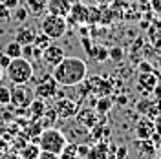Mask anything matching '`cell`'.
Here are the masks:
<instances>
[{
  "instance_id": "cell-1",
  "label": "cell",
  "mask_w": 161,
  "mask_h": 159,
  "mask_svg": "<svg viewBox=\"0 0 161 159\" xmlns=\"http://www.w3.org/2000/svg\"><path fill=\"white\" fill-rule=\"evenodd\" d=\"M86 73H88V64L86 60L79 59V57H64L55 68H51L53 79L57 80L59 86H64V88L84 82Z\"/></svg>"
},
{
  "instance_id": "cell-2",
  "label": "cell",
  "mask_w": 161,
  "mask_h": 159,
  "mask_svg": "<svg viewBox=\"0 0 161 159\" xmlns=\"http://www.w3.org/2000/svg\"><path fill=\"white\" fill-rule=\"evenodd\" d=\"M4 73L8 75V79L13 84H28L33 79V64L31 60L24 59V57H17V59H11L8 68L4 70Z\"/></svg>"
},
{
  "instance_id": "cell-3",
  "label": "cell",
  "mask_w": 161,
  "mask_h": 159,
  "mask_svg": "<svg viewBox=\"0 0 161 159\" xmlns=\"http://www.w3.org/2000/svg\"><path fill=\"white\" fill-rule=\"evenodd\" d=\"M35 143L40 146V150H48L53 154H60V150L66 146V135L62 134V130H57L50 126V128H44L39 134V137L35 139Z\"/></svg>"
},
{
  "instance_id": "cell-4",
  "label": "cell",
  "mask_w": 161,
  "mask_h": 159,
  "mask_svg": "<svg viewBox=\"0 0 161 159\" xmlns=\"http://www.w3.org/2000/svg\"><path fill=\"white\" fill-rule=\"evenodd\" d=\"M40 31L44 35H48L51 40H59L66 35L68 31V19L64 17H57V15H44L42 22H40Z\"/></svg>"
},
{
  "instance_id": "cell-5",
  "label": "cell",
  "mask_w": 161,
  "mask_h": 159,
  "mask_svg": "<svg viewBox=\"0 0 161 159\" xmlns=\"http://www.w3.org/2000/svg\"><path fill=\"white\" fill-rule=\"evenodd\" d=\"M33 99H35V91H33V88H30L28 84H13V86H11L9 104H13L15 108H19V110L28 108Z\"/></svg>"
},
{
  "instance_id": "cell-6",
  "label": "cell",
  "mask_w": 161,
  "mask_h": 159,
  "mask_svg": "<svg viewBox=\"0 0 161 159\" xmlns=\"http://www.w3.org/2000/svg\"><path fill=\"white\" fill-rule=\"evenodd\" d=\"M57 80L53 79V75H46L44 79L37 82V86H35V97H39V99H51L55 93H57Z\"/></svg>"
},
{
  "instance_id": "cell-7",
  "label": "cell",
  "mask_w": 161,
  "mask_h": 159,
  "mask_svg": "<svg viewBox=\"0 0 161 159\" xmlns=\"http://www.w3.org/2000/svg\"><path fill=\"white\" fill-rule=\"evenodd\" d=\"M64 57H66L64 48L59 46V44H53V42H51L46 50H42V53H40V59L44 60V64H46V66H50V68H55V66H57Z\"/></svg>"
},
{
  "instance_id": "cell-8",
  "label": "cell",
  "mask_w": 161,
  "mask_h": 159,
  "mask_svg": "<svg viewBox=\"0 0 161 159\" xmlns=\"http://www.w3.org/2000/svg\"><path fill=\"white\" fill-rule=\"evenodd\" d=\"M55 112L60 119H71L79 113V104L73 99H66V97H60L57 102H55Z\"/></svg>"
},
{
  "instance_id": "cell-9",
  "label": "cell",
  "mask_w": 161,
  "mask_h": 159,
  "mask_svg": "<svg viewBox=\"0 0 161 159\" xmlns=\"http://www.w3.org/2000/svg\"><path fill=\"white\" fill-rule=\"evenodd\" d=\"M46 102H44V99H39V97H35V99L30 102V106L26 110V119L28 121H39L42 115H44V112H46Z\"/></svg>"
},
{
  "instance_id": "cell-10",
  "label": "cell",
  "mask_w": 161,
  "mask_h": 159,
  "mask_svg": "<svg viewBox=\"0 0 161 159\" xmlns=\"http://www.w3.org/2000/svg\"><path fill=\"white\" fill-rule=\"evenodd\" d=\"M71 9V2L70 0H48V6L46 11L51 15H57V17H68Z\"/></svg>"
},
{
  "instance_id": "cell-11",
  "label": "cell",
  "mask_w": 161,
  "mask_h": 159,
  "mask_svg": "<svg viewBox=\"0 0 161 159\" xmlns=\"http://www.w3.org/2000/svg\"><path fill=\"white\" fill-rule=\"evenodd\" d=\"M37 31L35 28H31L28 24H22L17 33H15V42H19L20 46H26V44H33V39H35Z\"/></svg>"
},
{
  "instance_id": "cell-12",
  "label": "cell",
  "mask_w": 161,
  "mask_h": 159,
  "mask_svg": "<svg viewBox=\"0 0 161 159\" xmlns=\"http://www.w3.org/2000/svg\"><path fill=\"white\" fill-rule=\"evenodd\" d=\"M66 19H70V22H75V24H84V22L90 20V17H88V8L82 6L80 2H77L75 6H71L70 15Z\"/></svg>"
},
{
  "instance_id": "cell-13",
  "label": "cell",
  "mask_w": 161,
  "mask_h": 159,
  "mask_svg": "<svg viewBox=\"0 0 161 159\" xmlns=\"http://www.w3.org/2000/svg\"><path fill=\"white\" fill-rule=\"evenodd\" d=\"M20 159H37L40 154V146L33 141V143H26L20 150H17Z\"/></svg>"
},
{
  "instance_id": "cell-14",
  "label": "cell",
  "mask_w": 161,
  "mask_h": 159,
  "mask_svg": "<svg viewBox=\"0 0 161 159\" xmlns=\"http://www.w3.org/2000/svg\"><path fill=\"white\" fill-rule=\"evenodd\" d=\"M108 150H110V146H108L106 143H99V145H95V146L88 148L86 156H84L82 159H106Z\"/></svg>"
},
{
  "instance_id": "cell-15",
  "label": "cell",
  "mask_w": 161,
  "mask_h": 159,
  "mask_svg": "<svg viewBox=\"0 0 161 159\" xmlns=\"http://www.w3.org/2000/svg\"><path fill=\"white\" fill-rule=\"evenodd\" d=\"M46 6H48V0H26V9L28 13L39 17L46 13Z\"/></svg>"
},
{
  "instance_id": "cell-16",
  "label": "cell",
  "mask_w": 161,
  "mask_h": 159,
  "mask_svg": "<svg viewBox=\"0 0 161 159\" xmlns=\"http://www.w3.org/2000/svg\"><path fill=\"white\" fill-rule=\"evenodd\" d=\"M75 117L79 119L80 124H84L88 130H90L93 124H97V112H95V110H82V113H80V115L77 113Z\"/></svg>"
},
{
  "instance_id": "cell-17",
  "label": "cell",
  "mask_w": 161,
  "mask_h": 159,
  "mask_svg": "<svg viewBox=\"0 0 161 159\" xmlns=\"http://www.w3.org/2000/svg\"><path fill=\"white\" fill-rule=\"evenodd\" d=\"M59 159H79V154H77V143L68 141V143H66V146L60 150Z\"/></svg>"
},
{
  "instance_id": "cell-18",
  "label": "cell",
  "mask_w": 161,
  "mask_h": 159,
  "mask_svg": "<svg viewBox=\"0 0 161 159\" xmlns=\"http://www.w3.org/2000/svg\"><path fill=\"white\" fill-rule=\"evenodd\" d=\"M51 42H53V40H51L48 35H44V33L40 31V33H37V35H35V39H33V46H35L37 50L42 51V50H46Z\"/></svg>"
},
{
  "instance_id": "cell-19",
  "label": "cell",
  "mask_w": 161,
  "mask_h": 159,
  "mask_svg": "<svg viewBox=\"0 0 161 159\" xmlns=\"http://www.w3.org/2000/svg\"><path fill=\"white\" fill-rule=\"evenodd\" d=\"M4 53L9 57V59H17V57H22V46H20L19 42H9L8 46H6V50H4Z\"/></svg>"
},
{
  "instance_id": "cell-20",
  "label": "cell",
  "mask_w": 161,
  "mask_h": 159,
  "mask_svg": "<svg viewBox=\"0 0 161 159\" xmlns=\"http://www.w3.org/2000/svg\"><path fill=\"white\" fill-rule=\"evenodd\" d=\"M9 99H11V88L0 84V106H9Z\"/></svg>"
},
{
  "instance_id": "cell-21",
  "label": "cell",
  "mask_w": 161,
  "mask_h": 159,
  "mask_svg": "<svg viewBox=\"0 0 161 159\" xmlns=\"http://www.w3.org/2000/svg\"><path fill=\"white\" fill-rule=\"evenodd\" d=\"M13 19L17 20V22H20V24H22V22H26V19H28V9H26V8H22V6L19 4V6L13 9Z\"/></svg>"
},
{
  "instance_id": "cell-22",
  "label": "cell",
  "mask_w": 161,
  "mask_h": 159,
  "mask_svg": "<svg viewBox=\"0 0 161 159\" xmlns=\"http://www.w3.org/2000/svg\"><path fill=\"white\" fill-rule=\"evenodd\" d=\"M88 55H90L92 59H99V60L108 59V51L103 50V48H93V50L88 51Z\"/></svg>"
},
{
  "instance_id": "cell-23",
  "label": "cell",
  "mask_w": 161,
  "mask_h": 159,
  "mask_svg": "<svg viewBox=\"0 0 161 159\" xmlns=\"http://www.w3.org/2000/svg\"><path fill=\"white\" fill-rule=\"evenodd\" d=\"M20 4V0H0V11H13Z\"/></svg>"
},
{
  "instance_id": "cell-24",
  "label": "cell",
  "mask_w": 161,
  "mask_h": 159,
  "mask_svg": "<svg viewBox=\"0 0 161 159\" xmlns=\"http://www.w3.org/2000/svg\"><path fill=\"white\" fill-rule=\"evenodd\" d=\"M110 106H112L110 101H108V99H103V101H99V102H97V110H95V112H99V113H106Z\"/></svg>"
},
{
  "instance_id": "cell-25",
  "label": "cell",
  "mask_w": 161,
  "mask_h": 159,
  "mask_svg": "<svg viewBox=\"0 0 161 159\" xmlns=\"http://www.w3.org/2000/svg\"><path fill=\"white\" fill-rule=\"evenodd\" d=\"M114 156H115V159H125L128 156V148L126 146H117V148H114Z\"/></svg>"
},
{
  "instance_id": "cell-26",
  "label": "cell",
  "mask_w": 161,
  "mask_h": 159,
  "mask_svg": "<svg viewBox=\"0 0 161 159\" xmlns=\"http://www.w3.org/2000/svg\"><path fill=\"white\" fill-rule=\"evenodd\" d=\"M152 126H154V124H150L148 128H152ZM150 134H152V130H147L145 126H141V123H139V126H137V135H139V137H143V139H147Z\"/></svg>"
},
{
  "instance_id": "cell-27",
  "label": "cell",
  "mask_w": 161,
  "mask_h": 159,
  "mask_svg": "<svg viewBox=\"0 0 161 159\" xmlns=\"http://www.w3.org/2000/svg\"><path fill=\"white\" fill-rule=\"evenodd\" d=\"M37 159H59V154H53V152H48V150H40Z\"/></svg>"
},
{
  "instance_id": "cell-28",
  "label": "cell",
  "mask_w": 161,
  "mask_h": 159,
  "mask_svg": "<svg viewBox=\"0 0 161 159\" xmlns=\"http://www.w3.org/2000/svg\"><path fill=\"white\" fill-rule=\"evenodd\" d=\"M108 57L114 60H121L123 59V51H121V48H114V50L108 51Z\"/></svg>"
},
{
  "instance_id": "cell-29",
  "label": "cell",
  "mask_w": 161,
  "mask_h": 159,
  "mask_svg": "<svg viewBox=\"0 0 161 159\" xmlns=\"http://www.w3.org/2000/svg\"><path fill=\"white\" fill-rule=\"evenodd\" d=\"M9 60H11V59L6 55V53H4V51H0V68H2V70H6V68H8Z\"/></svg>"
},
{
  "instance_id": "cell-30",
  "label": "cell",
  "mask_w": 161,
  "mask_h": 159,
  "mask_svg": "<svg viewBox=\"0 0 161 159\" xmlns=\"http://www.w3.org/2000/svg\"><path fill=\"white\" fill-rule=\"evenodd\" d=\"M152 91H154V95H156L158 99H161V84H159V86H154V90H152Z\"/></svg>"
},
{
  "instance_id": "cell-31",
  "label": "cell",
  "mask_w": 161,
  "mask_h": 159,
  "mask_svg": "<svg viewBox=\"0 0 161 159\" xmlns=\"http://www.w3.org/2000/svg\"><path fill=\"white\" fill-rule=\"evenodd\" d=\"M4 159H20V157L17 152H13V154H4Z\"/></svg>"
},
{
  "instance_id": "cell-32",
  "label": "cell",
  "mask_w": 161,
  "mask_h": 159,
  "mask_svg": "<svg viewBox=\"0 0 161 159\" xmlns=\"http://www.w3.org/2000/svg\"><path fill=\"white\" fill-rule=\"evenodd\" d=\"M6 146H8V145H6V141L0 137V154H4V148H6Z\"/></svg>"
},
{
  "instance_id": "cell-33",
  "label": "cell",
  "mask_w": 161,
  "mask_h": 159,
  "mask_svg": "<svg viewBox=\"0 0 161 159\" xmlns=\"http://www.w3.org/2000/svg\"><path fill=\"white\" fill-rule=\"evenodd\" d=\"M156 128H158V132H159V135H161V113H159V119H158V124H156Z\"/></svg>"
},
{
  "instance_id": "cell-34",
  "label": "cell",
  "mask_w": 161,
  "mask_h": 159,
  "mask_svg": "<svg viewBox=\"0 0 161 159\" xmlns=\"http://www.w3.org/2000/svg\"><path fill=\"white\" fill-rule=\"evenodd\" d=\"M2 79H4V70L0 68V82H2Z\"/></svg>"
},
{
  "instance_id": "cell-35",
  "label": "cell",
  "mask_w": 161,
  "mask_h": 159,
  "mask_svg": "<svg viewBox=\"0 0 161 159\" xmlns=\"http://www.w3.org/2000/svg\"><path fill=\"white\" fill-rule=\"evenodd\" d=\"M0 159H4V156H2V154H0Z\"/></svg>"
},
{
  "instance_id": "cell-36",
  "label": "cell",
  "mask_w": 161,
  "mask_h": 159,
  "mask_svg": "<svg viewBox=\"0 0 161 159\" xmlns=\"http://www.w3.org/2000/svg\"><path fill=\"white\" fill-rule=\"evenodd\" d=\"M154 159H161V156H159V157H154Z\"/></svg>"
}]
</instances>
